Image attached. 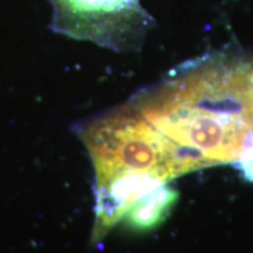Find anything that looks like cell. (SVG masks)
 <instances>
[{"mask_svg":"<svg viewBox=\"0 0 253 253\" xmlns=\"http://www.w3.org/2000/svg\"><path fill=\"white\" fill-rule=\"evenodd\" d=\"M233 73L240 115L248 128L246 136H253V60L233 62Z\"/></svg>","mask_w":253,"mask_h":253,"instance_id":"5b68a950","label":"cell"},{"mask_svg":"<svg viewBox=\"0 0 253 253\" xmlns=\"http://www.w3.org/2000/svg\"><path fill=\"white\" fill-rule=\"evenodd\" d=\"M50 28L77 40H87L116 52L140 49L154 18L141 0H49Z\"/></svg>","mask_w":253,"mask_h":253,"instance_id":"3957f363","label":"cell"},{"mask_svg":"<svg viewBox=\"0 0 253 253\" xmlns=\"http://www.w3.org/2000/svg\"><path fill=\"white\" fill-rule=\"evenodd\" d=\"M176 148L184 173L236 164L248 134L232 63H208L170 80L130 107Z\"/></svg>","mask_w":253,"mask_h":253,"instance_id":"6da1fadb","label":"cell"},{"mask_svg":"<svg viewBox=\"0 0 253 253\" xmlns=\"http://www.w3.org/2000/svg\"><path fill=\"white\" fill-rule=\"evenodd\" d=\"M178 201V192L163 184L136 201L126 211V225L135 231H148L160 226L171 213Z\"/></svg>","mask_w":253,"mask_h":253,"instance_id":"277c9868","label":"cell"},{"mask_svg":"<svg viewBox=\"0 0 253 253\" xmlns=\"http://www.w3.org/2000/svg\"><path fill=\"white\" fill-rule=\"evenodd\" d=\"M80 136L96 173L95 240L142 196L184 175L173 144L130 107L88 123Z\"/></svg>","mask_w":253,"mask_h":253,"instance_id":"7a4b0ae2","label":"cell"}]
</instances>
